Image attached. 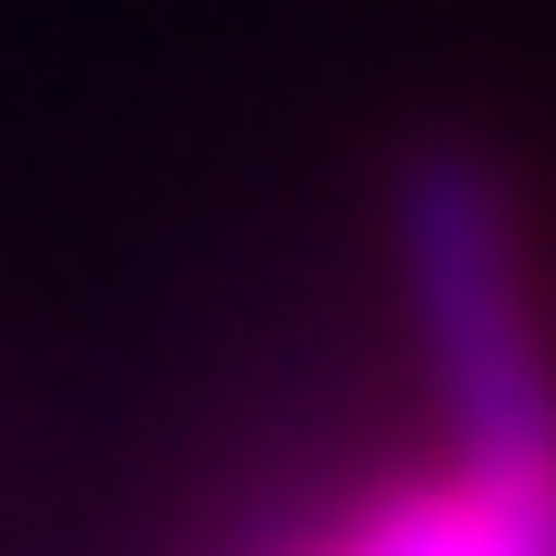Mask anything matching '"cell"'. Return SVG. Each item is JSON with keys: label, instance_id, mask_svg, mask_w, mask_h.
<instances>
[{"label": "cell", "instance_id": "obj_1", "mask_svg": "<svg viewBox=\"0 0 556 556\" xmlns=\"http://www.w3.org/2000/svg\"><path fill=\"white\" fill-rule=\"evenodd\" d=\"M400 278H412V327H424V376L447 400L459 472H556V351L520 291V218L496 157L459 134H424L400 157Z\"/></svg>", "mask_w": 556, "mask_h": 556}, {"label": "cell", "instance_id": "obj_2", "mask_svg": "<svg viewBox=\"0 0 556 556\" xmlns=\"http://www.w3.org/2000/svg\"><path fill=\"white\" fill-rule=\"evenodd\" d=\"M315 556H556V472H435L351 508Z\"/></svg>", "mask_w": 556, "mask_h": 556}]
</instances>
